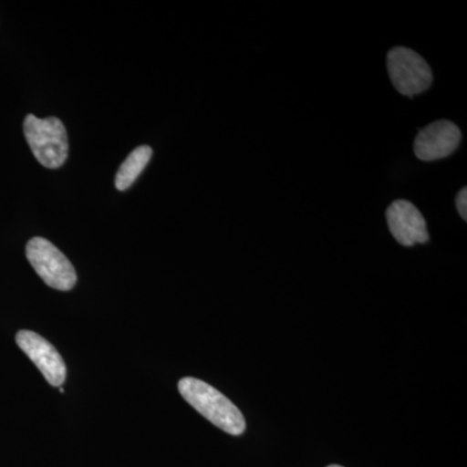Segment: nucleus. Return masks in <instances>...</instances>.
<instances>
[{
	"label": "nucleus",
	"instance_id": "1",
	"mask_svg": "<svg viewBox=\"0 0 467 467\" xmlns=\"http://www.w3.org/2000/svg\"><path fill=\"white\" fill-rule=\"evenodd\" d=\"M178 389L184 400L218 429L234 436L242 435L245 431L247 425L242 411L211 384L186 377L178 382Z\"/></svg>",
	"mask_w": 467,
	"mask_h": 467
},
{
	"label": "nucleus",
	"instance_id": "2",
	"mask_svg": "<svg viewBox=\"0 0 467 467\" xmlns=\"http://www.w3.org/2000/svg\"><path fill=\"white\" fill-rule=\"evenodd\" d=\"M24 134L39 164L47 169L63 167L67 159V134L66 126L57 117L38 119L27 115L24 121Z\"/></svg>",
	"mask_w": 467,
	"mask_h": 467
},
{
	"label": "nucleus",
	"instance_id": "3",
	"mask_svg": "<svg viewBox=\"0 0 467 467\" xmlns=\"http://www.w3.org/2000/svg\"><path fill=\"white\" fill-rule=\"evenodd\" d=\"M26 257L42 281L58 291H70L77 284V273L69 259L47 239L36 236L26 245Z\"/></svg>",
	"mask_w": 467,
	"mask_h": 467
},
{
	"label": "nucleus",
	"instance_id": "4",
	"mask_svg": "<svg viewBox=\"0 0 467 467\" xmlns=\"http://www.w3.org/2000/svg\"><path fill=\"white\" fill-rule=\"evenodd\" d=\"M387 70L393 88L409 98L425 92L434 79L425 58L405 47H395L389 52Z\"/></svg>",
	"mask_w": 467,
	"mask_h": 467
},
{
	"label": "nucleus",
	"instance_id": "5",
	"mask_svg": "<svg viewBox=\"0 0 467 467\" xmlns=\"http://www.w3.org/2000/svg\"><path fill=\"white\" fill-rule=\"evenodd\" d=\"M16 342L51 386H63L67 379L66 362L48 340L33 331L21 330L16 335Z\"/></svg>",
	"mask_w": 467,
	"mask_h": 467
},
{
	"label": "nucleus",
	"instance_id": "6",
	"mask_svg": "<svg viewBox=\"0 0 467 467\" xmlns=\"http://www.w3.org/2000/svg\"><path fill=\"white\" fill-rule=\"evenodd\" d=\"M461 138L459 126L448 119H438L417 134L414 153L422 161L448 158L459 149Z\"/></svg>",
	"mask_w": 467,
	"mask_h": 467
},
{
	"label": "nucleus",
	"instance_id": "7",
	"mask_svg": "<svg viewBox=\"0 0 467 467\" xmlns=\"http://www.w3.org/2000/svg\"><path fill=\"white\" fill-rule=\"evenodd\" d=\"M387 225L393 238L404 247L429 242L425 217L408 201L393 202L386 212Z\"/></svg>",
	"mask_w": 467,
	"mask_h": 467
},
{
	"label": "nucleus",
	"instance_id": "8",
	"mask_svg": "<svg viewBox=\"0 0 467 467\" xmlns=\"http://www.w3.org/2000/svg\"><path fill=\"white\" fill-rule=\"evenodd\" d=\"M150 158H152V149L150 146H140L135 149L117 171L116 189L119 192L130 189L138 177L142 174L144 168L149 165Z\"/></svg>",
	"mask_w": 467,
	"mask_h": 467
},
{
	"label": "nucleus",
	"instance_id": "9",
	"mask_svg": "<svg viewBox=\"0 0 467 467\" xmlns=\"http://www.w3.org/2000/svg\"><path fill=\"white\" fill-rule=\"evenodd\" d=\"M456 207L457 211H459L461 218L463 221L467 220V189L463 187L462 190L459 192L456 198Z\"/></svg>",
	"mask_w": 467,
	"mask_h": 467
},
{
	"label": "nucleus",
	"instance_id": "10",
	"mask_svg": "<svg viewBox=\"0 0 467 467\" xmlns=\"http://www.w3.org/2000/svg\"><path fill=\"white\" fill-rule=\"evenodd\" d=\"M327 467H343V466H339V465H330V466H327Z\"/></svg>",
	"mask_w": 467,
	"mask_h": 467
}]
</instances>
